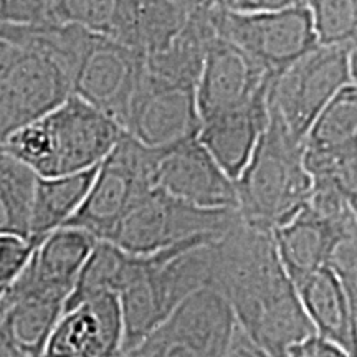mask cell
Here are the masks:
<instances>
[{"label": "cell", "instance_id": "6", "mask_svg": "<svg viewBox=\"0 0 357 357\" xmlns=\"http://www.w3.org/2000/svg\"><path fill=\"white\" fill-rule=\"evenodd\" d=\"M238 217V208H202L153 189L124 213L108 242L129 253L147 255L181 243L217 238Z\"/></svg>", "mask_w": 357, "mask_h": 357}, {"label": "cell", "instance_id": "28", "mask_svg": "<svg viewBox=\"0 0 357 357\" xmlns=\"http://www.w3.org/2000/svg\"><path fill=\"white\" fill-rule=\"evenodd\" d=\"M227 357H275L270 352L263 349L261 346H258L247 333L236 324L234 337H231L230 349Z\"/></svg>", "mask_w": 357, "mask_h": 357}, {"label": "cell", "instance_id": "26", "mask_svg": "<svg viewBox=\"0 0 357 357\" xmlns=\"http://www.w3.org/2000/svg\"><path fill=\"white\" fill-rule=\"evenodd\" d=\"M284 357H354L349 352L342 349L326 339L316 336H307L296 344L289 346Z\"/></svg>", "mask_w": 357, "mask_h": 357}, {"label": "cell", "instance_id": "24", "mask_svg": "<svg viewBox=\"0 0 357 357\" xmlns=\"http://www.w3.org/2000/svg\"><path fill=\"white\" fill-rule=\"evenodd\" d=\"M319 45L357 43V0H305Z\"/></svg>", "mask_w": 357, "mask_h": 357}, {"label": "cell", "instance_id": "16", "mask_svg": "<svg viewBox=\"0 0 357 357\" xmlns=\"http://www.w3.org/2000/svg\"><path fill=\"white\" fill-rule=\"evenodd\" d=\"M70 293L22 270L0 300V326L24 357H42L48 337L65 311Z\"/></svg>", "mask_w": 357, "mask_h": 357}, {"label": "cell", "instance_id": "31", "mask_svg": "<svg viewBox=\"0 0 357 357\" xmlns=\"http://www.w3.org/2000/svg\"><path fill=\"white\" fill-rule=\"evenodd\" d=\"M205 3H212V6H227L229 0H202Z\"/></svg>", "mask_w": 357, "mask_h": 357}, {"label": "cell", "instance_id": "10", "mask_svg": "<svg viewBox=\"0 0 357 357\" xmlns=\"http://www.w3.org/2000/svg\"><path fill=\"white\" fill-rule=\"evenodd\" d=\"M123 132L153 151L197 139L200 118L195 86L142 68L123 121Z\"/></svg>", "mask_w": 357, "mask_h": 357}, {"label": "cell", "instance_id": "8", "mask_svg": "<svg viewBox=\"0 0 357 357\" xmlns=\"http://www.w3.org/2000/svg\"><path fill=\"white\" fill-rule=\"evenodd\" d=\"M235 328L227 298L205 287L189 294L123 357H227Z\"/></svg>", "mask_w": 357, "mask_h": 357}, {"label": "cell", "instance_id": "17", "mask_svg": "<svg viewBox=\"0 0 357 357\" xmlns=\"http://www.w3.org/2000/svg\"><path fill=\"white\" fill-rule=\"evenodd\" d=\"M351 238H357V220H333L310 205L273 230L276 253L293 284L328 266L339 245Z\"/></svg>", "mask_w": 357, "mask_h": 357}, {"label": "cell", "instance_id": "11", "mask_svg": "<svg viewBox=\"0 0 357 357\" xmlns=\"http://www.w3.org/2000/svg\"><path fill=\"white\" fill-rule=\"evenodd\" d=\"M142 68L144 56L137 52L105 35L86 32L71 71V95L123 126Z\"/></svg>", "mask_w": 357, "mask_h": 357}, {"label": "cell", "instance_id": "2", "mask_svg": "<svg viewBox=\"0 0 357 357\" xmlns=\"http://www.w3.org/2000/svg\"><path fill=\"white\" fill-rule=\"evenodd\" d=\"M121 136L123 129L113 118L70 95L0 146L38 177H56L100 166Z\"/></svg>", "mask_w": 357, "mask_h": 357}, {"label": "cell", "instance_id": "19", "mask_svg": "<svg viewBox=\"0 0 357 357\" xmlns=\"http://www.w3.org/2000/svg\"><path fill=\"white\" fill-rule=\"evenodd\" d=\"M265 95L200 123L197 139L218 166L236 181L268 124Z\"/></svg>", "mask_w": 357, "mask_h": 357}, {"label": "cell", "instance_id": "29", "mask_svg": "<svg viewBox=\"0 0 357 357\" xmlns=\"http://www.w3.org/2000/svg\"><path fill=\"white\" fill-rule=\"evenodd\" d=\"M0 357H24L0 326Z\"/></svg>", "mask_w": 357, "mask_h": 357}, {"label": "cell", "instance_id": "22", "mask_svg": "<svg viewBox=\"0 0 357 357\" xmlns=\"http://www.w3.org/2000/svg\"><path fill=\"white\" fill-rule=\"evenodd\" d=\"M37 178L32 169L0 146V236H17L30 242Z\"/></svg>", "mask_w": 357, "mask_h": 357}, {"label": "cell", "instance_id": "27", "mask_svg": "<svg viewBox=\"0 0 357 357\" xmlns=\"http://www.w3.org/2000/svg\"><path fill=\"white\" fill-rule=\"evenodd\" d=\"M305 6V0H229L227 7L236 12H276Z\"/></svg>", "mask_w": 357, "mask_h": 357}, {"label": "cell", "instance_id": "21", "mask_svg": "<svg viewBox=\"0 0 357 357\" xmlns=\"http://www.w3.org/2000/svg\"><path fill=\"white\" fill-rule=\"evenodd\" d=\"M98 166L56 177H38L35 185L30 242L38 245L52 231L66 225L86 199Z\"/></svg>", "mask_w": 357, "mask_h": 357}, {"label": "cell", "instance_id": "13", "mask_svg": "<svg viewBox=\"0 0 357 357\" xmlns=\"http://www.w3.org/2000/svg\"><path fill=\"white\" fill-rule=\"evenodd\" d=\"M154 189L202 208H236L235 181L199 139L158 153Z\"/></svg>", "mask_w": 357, "mask_h": 357}, {"label": "cell", "instance_id": "3", "mask_svg": "<svg viewBox=\"0 0 357 357\" xmlns=\"http://www.w3.org/2000/svg\"><path fill=\"white\" fill-rule=\"evenodd\" d=\"M213 240H195L147 255L132 253L131 273L118 294L123 354L139 344L189 294L212 287Z\"/></svg>", "mask_w": 357, "mask_h": 357}, {"label": "cell", "instance_id": "25", "mask_svg": "<svg viewBox=\"0 0 357 357\" xmlns=\"http://www.w3.org/2000/svg\"><path fill=\"white\" fill-rule=\"evenodd\" d=\"M35 245L17 236H0V300L24 270Z\"/></svg>", "mask_w": 357, "mask_h": 357}, {"label": "cell", "instance_id": "23", "mask_svg": "<svg viewBox=\"0 0 357 357\" xmlns=\"http://www.w3.org/2000/svg\"><path fill=\"white\" fill-rule=\"evenodd\" d=\"M131 263L132 253L119 248L108 240H96L95 247L89 252L79 271L65 310L101 294L118 296L131 273Z\"/></svg>", "mask_w": 357, "mask_h": 357}, {"label": "cell", "instance_id": "7", "mask_svg": "<svg viewBox=\"0 0 357 357\" xmlns=\"http://www.w3.org/2000/svg\"><path fill=\"white\" fill-rule=\"evenodd\" d=\"M158 153L123 132L100 162L86 199L66 225L88 231L98 240H108L124 213L154 189Z\"/></svg>", "mask_w": 357, "mask_h": 357}, {"label": "cell", "instance_id": "4", "mask_svg": "<svg viewBox=\"0 0 357 357\" xmlns=\"http://www.w3.org/2000/svg\"><path fill=\"white\" fill-rule=\"evenodd\" d=\"M238 212L252 225L273 231L310 202L312 181L303 160V142L275 116L235 181Z\"/></svg>", "mask_w": 357, "mask_h": 357}, {"label": "cell", "instance_id": "1", "mask_svg": "<svg viewBox=\"0 0 357 357\" xmlns=\"http://www.w3.org/2000/svg\"><path fill=\"white\" fill-rule=\"evenodd\" d=\"M212 288L227 298L236 324L271 356L284 357L289 346L314 334L276 253L273 231L242 215L213 240Z\"/></svg>", "mask_w": 357, "mask_h": 357}, {"label": "cell", "instance_id": "15", "mask_svg": "<svg viewBox=\"0 0 357 357\" xmlns=\"http://www.w3.org/2000/svg\"><path fill=\"white\" fill-rule=\"evenodd\" d=\"M123 333L118 296L101 294L63 311L42 357H123Z\"/></svg>", "mask_w": 357, "mask_h": 357}, {"label": "cell", "instance_id": "20", "mask_svg": "<svg viewBox=\"0 0 357 357\" xmlns=\"http://www.w3.org/2000/svg\"><path fill=\"white\" fill-rule=\"evenodd\" d=\"M192 0H119L109 38L142 56L166 48L189 15Z\"/></svg>", "mask_w": 357, "mask_h": 357}, {"label": "cell", "instance_id": "12", "mask_svg": "<svg viewBox=\"0 0 357 357\" xmlns=\"http://www.w3.org/2000/svg\"><path fill=\"white\" fill-rule=\"evenodd\" d=\"M312 184H329L357 197V84H347L316 116L303 139Z\"/></svg>", "mask_w": 357, "mask_h": 357}, {"label": "cell", "instance_id": "18", "mask_svg": "<svg viewBox=\"0 0 357 357\" xmlns=\"http://www.w3.org/2000/svg\"><path fill=\"white\" fill-rule=\"evenodd\" d=\"M298 298L316 336L356 357L357 300L331 266H321L294 283Z\"/></svg>", "mask_w": 357, "mask_h": 357}, {"label": "cell", "instance_id": "5", "mask_svg": "<svg viewBox=\"0 0 357 357\" xmlns=\"http://www.w3.org/2000/svg\"><path fill=\"white\" fill-rule=\"evenodd\" d=\"M357 43L316 45L271 78L268 113L303 142L326 105L347 84H356Z\"/></svg>", "mask_w": 357, "mask_h": 357}, {"label": "cell", "instance_id": "30", "mask_svg": "<svg viewBox=\"0 0 357 357\" xmlns=\"http://www.w3.org/2000/svg\"><path fill=\"white\" fill-rule=\"evenodd\" d=\"M10 47H12V40L8 37L6 22H3V24H0V60L7 55V52L10 50Z\"/></svg>", "mask_w": 357, "mask_h": 357}, {"label": "cell", "instance_id": "9", "mask_svg": "<svg viewBox=\"0 0 357 357\" xmlns=\"http://www.w3.org/2000/svg\"><path fill=\"white\" fill-rule=\"evenodd\" d=\"M213 22L218 38L242 50L271 78L318 45L306 6L276 12H236L220 6Z\"/></svg>", "mask_w": 357, "mask_h": 357}, {"label": "cell", "instance_id": "14", "mask_svg": "<svg viewBox=\"0 0 357 357\" xmlns=\"http://www.w3.org/2000/svg\"><path fill=\"white\" fill-rule=\"evenodd\" d=\"M271 77L242 50L215 38L204 58L195 101L200 123L268 93Z\"/></svg>", "mask_w": 357, "mask_h": 357}]
</instances>
